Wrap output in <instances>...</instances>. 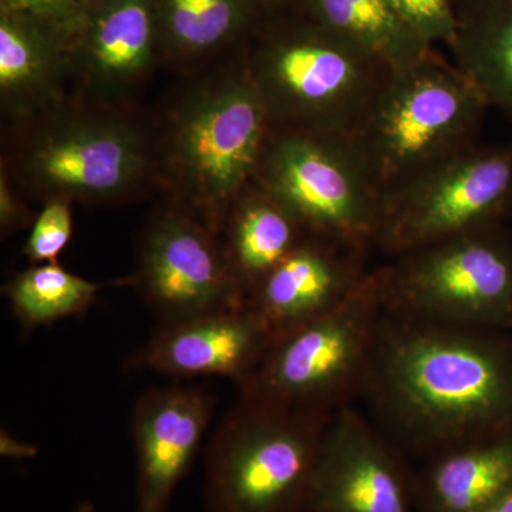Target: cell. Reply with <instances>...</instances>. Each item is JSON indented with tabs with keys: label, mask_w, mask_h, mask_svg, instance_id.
Returning a JSON list of instances; mask_svg holds the SVG:
<instances>
[{
	"label": "cell",
	"mask_w": 512,
	"mask_h": 512,
	"mask_svg": "<svg viewBox=\"0 0 512 512\" xmlns=\"http://www.w3.org/2000/svg\"><path fill=\"white\" fill-rule=\"evenodd\" d=\"M508 332L384 311L362 400L407 457L512 430Z\"/></svg>",
	"instance_id": "cell-1"
},
{
	"label": "cell",
	"mask_w": 512,
	"mask_h": 512,
	"mask_svg": "<svg viewBox=\"0 0 512 512\" xmlns=\"http://www.w3.org/2000/svg\"><path fill=\"white\" fill-rule=\"evenodd\" d=\"M30 202L121 207L157 192L153 111L70 94L2 128V160Z\"/></svg>",
	"instance_id": "cell-2"
},
{
	"label": "cell",
	"mask_w": 512,
	"mask_h": 512,
	"mask_svg": "<svg viewBox=\"0 0 512 512\" xmlns=\"http://www.w3.org/2000/svg\"><path fill=\"white\" fill-rule=\"evenodd\" d=\"M178 79L153 111L157 192L220 232L254 177L271 120L244 55Z\"/></svg>",
	"instance_id": "cell-3"
},
{
	"label": "cell",
	"mask_w": 512,
	"mask_h": 512,
	"mask_svg": "<svg viewBox=\"0 0 512 512\" xmlns=\"http://www.w3.org/2000/svg\"><path fill=\"white\" fill-rule=\"evenodd\" d=\"M490 109L457 66L429 53L390 70L343 140L377 194L478 143Z\"/></svg>",
	"instance_id": "cell-4"
},
{
	"label": "cell",
	"mask_w": 512,
	"mask_h": 512,
	"mask_svg": "<svg viewBox=\"0 0 512 512\" xmlns=\"http://www.w3.org/2000/svg\"><path fill=\"white\" fill-rule=\"evenodd\" d=\"M386 311L382 268L326 315L276 336L238 397L332 417L362 399Z\"/></svg>",
	"instance_id": "cell-5"
},
{
	"label": "cell",
	"mask_w": 512,
	"mask_h": 512,
	"mask_svg": "<svg viewBox=\"0 0 512 512\" xmlns=\"http://www.w3.org/2000/svg\"><path fill=\"white\" fill-rule=\"evenodd\" d=\"M332 417L238 397L205 451L208 512H306Z\"/></svg>",
	"instance_id": "cell-6"
},
{
	"label": "cell",
	"mask_w": 512,
	"mask_h": 512,
	"mask_svg": "<svg viewBox=\"0 0 512 512\" xmlns=\"http://www.w3.org/2000/svg\"><path fill=\"white\" fill-rule=\"evenodd\" d=\"M274 127L346 137L390 67L309 20L242 53Z\"/></svg>",
	"instance_id": "cell-7"
},
{
	"label": "cell",
	"mask_w": 512,
	"mask_h": 512,
	"mask_svg": "<svg viewBox=\"0 0 512 512\" xmlns=\"http://www.w3.org/2000/svg\"><path fill=\"white\" fill-rule=\"evenodd\" d=\"M382 271L386 311L512 332V238L503 222L394 256Z\"/></svg>",
	"instance_id": "cell-8"
},
{
	"label": "cell",
	"mask_w": 512,
	"mask_h": 512,
	"mask_svg": "<svg viewBox=\"0 0 512 512\" xmlns=\"http://www.w3.org/2000/svg\"><path fill=\"white\" fill-rule=\"evenodd\" d=\"M512 214V146L476 143L379 197L375 247L399 256Z\"/></svg>",
	"instance_id": "cell-9"
},
{
	"label": "cell",
	"mask_w": 512,
	"mask_h": 512,
	"mask_svg": "<svg viewBox=\"0 0 512 512\" xmlns=\"http://www.w3.org/2000/svg\"><path fill=\"white\" fill-rule=\"evenodd\" d=\"M251 183L309 235L375 245L379 194L343 137L272 126Z\"/></svg>",
	"instance_id": "cell-10"
},
{
	"label": "cell",
	"mask_w": 512,
	"mask_h": 512,
	"mask_svg": "<svg viewBox=\"0 0 512 512\" xmlns=\"http://www.w3.org/2000/svg\"><path fill=\"white\" fill-rule=\"evenodd\" d=\"M130 286L158 323L245 306L220 234L164 198L138 231Z\"/></svg>",
	"instance_id": "cell-11"
},
{
	"label": "cell",
	"mask_w": 512,
	"mask_h": 512,
	"mask_svg": "<svg viewBox=\"0 0 512 512\" xmlns=\"http://www.w3.org/2000/svg\"><path fill=\"white\" fill-rule=\"evenodd\" d=\"M407 458L369 416L345 407L326 427L306 512H414Z\"/></svg>",
	"instance_id": "cell-12"
},
{
	"label": "cell",
	"mask_w": 512,
	"mask_h": 512,
	"mask_svg": "<svg viewBox=\"0 0 512 512\" xmlns=\"http://www.w3.org/2000/svg\"><path fill=\"white\" fill-rule=\"evenodd\" d=\"M73 93L137 106L161 63L157 0H90L70 39Z\"/></svg>",
	"instance_id": "cell-13"
},
{
	"label": "cell",
	"mask_w": 512,
	"mask_h": 512,
	"mask_svg": "<svg viewBox=\"0 0 512 512\" xmlns=\"http://www.w3.org/2000/svg\"><path fill=\"white\" fill-rule=\"evenodd\" d=\"M215 409V397L192 384L154 386L131 414L136 453V511L168 512L190 473Z\"/></svg>",
	"instance_id": "cell-14"
},
{
	"label": "cell",
	"mask_w": 512,
	"mask_h": 512,
	"mask_svg": "<svg viewBox=\"0 0 512 512\" xmlns=\"http://www.w3.org/2000/svg\"><path fill=\"white\" fill-rule=\"evenodd\" d=\"M274 336L247 305L158 323L153 335L128 357L126 369L175 379L218 376L237 387L248 382Z\"/></svg>",
	"instance_id": "cell-15"
},
{
	"label": "cell",
	"mask_w": 512,
	"mask_h": 512,
	"mask_svg": "<svg viewBox=\"0 0 512 512\" xmlns=\"http://www.w3.org/2000/svg\"><path fill=\"white\" fill-rule=\"evenodd\" d=\"M369 248L309 235L248 296L274 339L326 315L365 282Z\"/></svg>",
	"instance_id": "cell-16"
},
{
	"label": "cell",
	"mask_w": 512,
	"mask_h": 512,
	"mask_svg": "<svg viewBox=\"0 0 512 512\" xmlns=\"http://www.w3.org/2000/svg\"><path fill=\"white\" fill-rule=\"evenodd\" d=\"M72 93L70 36L37 16L0 8L2 128L28 120Z\"/></svg>",
	"instance_id": "cell-17"
},
{
	"label": "cell",
	"mask_w": 512,
	"mask_h": 512,
	"mask_svg": "<svg viewBox=\"0 0 512 512\" xmlns=\"http://www.w3.org/2000/svg\"><path fill=\"white\" fill-rule=\"evenodd\" d=\"M512 490V430L440 451L416 473L420 512H488Z\"/></svg>",
	"instance_id": "cell-18"
},
{
	"label": "cell",
	"mask_w": 512,
	"mask_h": 512,
	"mask_svg": "<svg viewBox=\"0 0 512 512\" xmlns=\"http://www.w3.org/2000/svg\"><path fill=\"white\" fill-rule=\"evenodd\" d=\"M218 234L245 305L256 286L309 237L284 205L254 183L239 192Z\"/></svg>",
	"instance_id": "cell-19"
},
{
	"label": "cell",
	"mask_w": 512,
	"mask_h": 512,
	"mask_svg": "<svg viewBox=\"0 0 512 512\" xmlns=\"http://www.w3.org/2000/svg\"><path fill=\"white\" fill-rule=\"evenodd\" d=\"M255 0H157L161 63L178 77L200 72L251 25Z\"/></svg>",
	"instance_id": "cell-20"
},
{
	"label": "cell",
	"mask_w": 512,
	"mask_h": 512,
	"mask_svg": "<svg viewBox=\"0 0 512 512\" xmlns=\"http://www.w3.org/2000/svg\"><path fill=\"white\" fill-rule=\"evenodd\" d=\"M456 66L512 121V0H481L458 19Z\"/></svg>",
	"instance_id": "cell-21"
},
{
	"label": "cell",
	"mask_w": 512,
	"mask_h": 512,
	"mask_svg": "<svg viewBox=\"0 0 512 512\" xmlns=\"http://www.w3.org/2000/svg\"><path fill=\"white\" fill-rule=\"evenodd\" d=\"M311 22L365 50L390 69L431 52L390 0H303Z\"/></svg>",
	"instance_id": "cell-22"
},
{
	"label": "cell",
	"mask_w": 512,
	"mask_h": 512,
	"mask_svg": "<svg viewBox=\"0 0 512 512\" xmlns=\"http://www.w3.org/2000/svg\"><path fill=\"white\" fill-rule=\"evenodd\" d=\"M117 282H93L72 274L59 262L29 266L3 285L2 292L23 329L52 325L59 320L84 316L96 303L99 292Z\"/></svg>",
	"instance_id": "cell-23"
},
{
	"label": "cell",
	"mask_w": 512,
	"mask_h": 512,
	"mask_svg": "<svg viewBox=\"0 0 512 512\" xmlns=\"http://www.w3.org/2000/svg\"><path fill=\"white\" fill-rule=\"evenodd\" d=\"M73 235V202L50 200L40 205L36 220L23 245L32 265L57 262Z\"/></svg>",
	"instance_id": "cell-24"
},
{
	"label": "cell",
	"mask_w": 512,
	"mask_h": 512,
	"mask_svg": "<svg viewBox=\"0 0 512 512\" xmlns=\"http://www.w3.org/2000/svg\"><path fill=\"white\" fill-rule=\"evenodd\" d=\"M409 28L431 46L436 42L453 46L458 18L451 0H390Z\"/></svg>",
	"instance_id": "cell-25"
},
{
	"label": "cell",
	"mask_w": 512,
	"mask_h": 512,
	"mask_svg": "<svg viewBox=\"0 0 512 512\" xmlns=\"http://www.w3.org/2000/svg\"><path fill=\"white\" fill-rule=\"evenodd\" d=\"M90 0H0V8L18 10L52 23L72 36L82 25Z\"/></svg>",
	"instance_id": "cell-26"
},
{
	"label": "cell",
	"mask_w": 512,
	"mask_h": 512,
	"mask_svg": "<svg viewBox=\"0 0 512 512\" xmlns=\"http://www.w3.org/2000/svg\"><path fill=\"white\" fill-rule=\"evenodd\" d=\"M37 212L0 168V238L5 241L32 227Z\"/></svg>",
	"instance_id": "cell-27"
},
{
	"label": "cell",
	"mask_w": 512,
	"mask_h": 512,
	"mask_svg": "<svg viewBox=\"0 0 512 512\" xmlns=\"http://www.w3.org/2000/svg\"><path fill=\"white\" fill-rule=\"evenodd\" d=\"M36 451V447L15 439L8 430H2L0 433V453L3 457L29 458L36 456Z\"/></svg>",
	"instance_id": "cell-28"
},
{
	"label": "cell",
	"mask_w": 512,
	"mask_h": 512,
	"mask_svg": "<svg viewBox=\"0 0 512 512\" xmlns=\"http://www.w3.org/2000/svg\"><path fill=\"white\" fill-rule=\"evenodd\" d=\"M488 512H512V490Z\"/></svg>",
	"instance_id": "cell-29"
},
{
	"label": "cell",
	"mask_w": 512,
	"mask_h": 512,
	"mask_svg": "<svg viewBox=\"0 0 512 512\" xmlns=\"http://www.w3.org/2000/svg\"><path fill=\"white\" fill-rule=\"evenodd\" d=\"M72 512H97L96 504L93 503V501L90 500H83L80 501L79 504L74 507V510Z\"/></svg>",
	"instance_id": "cell-30"
},
{
	"label": "cell",
	"mask_w": 512,
	"mask_h": 512,
	"mask_svg": "<svg viewBox=\"0 0 512 512\" xmlns=\"http://www.w3.org/2000/svg\"><path fill=\"white\" fill-rule=\"evenodd\" d=\"M256 3H258L259 6H265V8H268V6L275 5L278 0H255Z\"/></svg>",
	"instance_id": "cell-31"
},
{
	"label": "cell",
	"mask_w": 512,
	"mask_h": 512,
	"mask_svg": "<svg viewBox=\"0 0 512 512\" xmlns=\"http://www.w3.org/2000/svg\"><path fill=\"white\" fill-rule=\"evenodd\" d=\"M480 2H481V0H474V5L473 6H476L477 3H480Z\"/></svg>",
	"instance_id": "cell-32"
}]
</instances>
